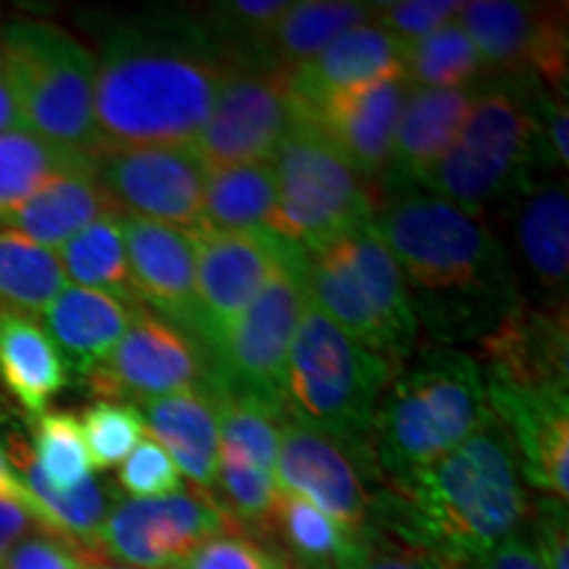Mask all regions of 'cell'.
I'll use <instances>...</instances> for the list:
<instances>
[{"label":"cell","mask_w":569,"mask_h":569,"mask_svg":"<svg viewBox=\"0 0 569 569\" xmlns=\"http://www.w3.org/2000/svg\"><path fill=\"white\" fill-rule=\"evenodd\" d=\"M230 63L196 27H117L103 40L92 80L98 153L193 146Z\"/></svg>","instance_id":"obj_1"},{"label":"cell","mask_w":569,"mask_h":569,"mask_svg":"<svg viewBox=\"0 0 569 569\" xmlns=\"http://www.w3.org/2000/svg\"><path fill=\"white\" fill-rule=\"evenodd\" d=\"M525 515L528 496L515 446L496 417L443 459L375 498V525L465 567L515 536Z\"/></svg>","instance_id":"obj_2"},{"label":"cell","mask_w":569,"mask_h":569,"mask_svg":"<svg viewBox=\"0 0 569 569\" xmlns=\"http://www.w3.org/2000/svg\"><path fill=\"white\" fill-rule=\"evenodd\" d=\"M480 361L440 348L398 372L369 427V465L386 486L430 467L490 422Z\"/></svg>","instance_id":"obj_3"},{"label":"cell","mask_w":569,"mask_h":569,"mask_svg":"<svg viewBox=\"0 0 569 569\" xmlns=\"http://www.w3.org/2000/svg\"><path fill=\"white\" fill-rule=\"evenodd\" d=\"M369 227L403 277L427 296L469 301L503 288L501 248L480 217L427 190L377 201Z\"/></svg>","instance_id":"obj_4"},{"label":"cell","mask_w":569,"mask_h":569,"mask_svg":"<svg viewBox=\"0 0 569 569\" xmlns=\"http://www.w3.org/2000/svg\"><path fill=\"white\" fill-rule=\"evenodd\" d=\"M390 380L393 367L380 353L346 336L315 303H306L284 372L282 401L290 417L361 459Z\"/></svg>","instance_id":"obj_5"},{"label":"cell","mask_w":569,"mask_h":569,"mask_svg":"<svg viewBox=\"0 0 569 569\" xmlns=\"http://www.w3.org/2000/svg\"><path fill=\"white\" fill-rule=\"evenodd\" d=\"M309 301L346 336L401 365L417 343L419 319L407 277L372 227L348 232L306 261Z\"/></svg>","instance_id":"obj_6"},{"label":"cell","mask_w":569,"mask_h":569,"mask_svg":"<svg viewBox=\"0 0 569 569\" xmlns=\"http://www.w3.org/2000/svg\"><path fill=\"white\" fill-rule=\"evenodd\" d=\"M0 71L24 130L69 151L98 153L96 56L74 34L51 21H9L0 30Z\"/></svg>","instance_id":"obj_7"},{"label":"cell","mask_w":569,"mask_h":569,"mask_svg":"<svg viewBox=\"0 0 569 569\" xmlns=\"http://www.w3.org/2000/svg\"><path fill=\"white\" fill-rule=\"evenodd\" d=\"M540 146L530 90L501 82L475 96L459 138L419 177V188L480 217L488 206L528 184Z\"/></svg>","instance_id":"obj_8"},{"label":"cell","mask_w":569,"mask_h":569,"mask_svg":"<svg viewBox=\"0 0 569 569\" xmlns=\"http://www.w3.org/2000/svg\"><path fill=\"white\" fill-rule=\"evenodd\" d=\"M277 203L269 230L317 253L372 222L377 196L315 127L298 122L274 159Z\"/></svg>","instance_id":"obj_9"},{"label":"cell","mask_w":569,"mask_h":569,"mask_svg":"<svg viewBox=\"0 0 569 569\" xmlns=\"http://www.w3.org/2000/svg\"><path fill=\"white\" fill-rule=\"evenodd\" d=\"M301 122L290 69L272 61H232L209 122L193 140L206 169L272 161Z\"/></svg>","instance_id":"obj_10"},{"label":"cell","mask_w":569,"mask_h":569,"mask_svg":"<svg viewBox=\"0 0 569 569\" xmlns=\"http://www.w3.org/2000/svg\"><path fill=\"white\" fill-rule=\"evenodd\" d=\"M303 248L288 243L280 267L243 311L211 365L213 380L246 393L282 401L290 348L309 303Z\"/></svg>","instance_id":"obj_11"},{"label":"cell","mask_w":569,"mask_h":569,"mask_svg":"<svg viewBox=\"0 0 569 569\" xmlns=\"http://www.w3.org/2000/svg\"><path fill=\"white\" fill-rule=\"evenodd\" d=\"M232 528L240 525L211 493L122 498L106 515L98 553L130 569H177L198 546Z\"/></svg>","instance_id":"obj_12"},{"label":"cell","mask_w":569,"mask_h":569,"mask_svg":"<svg viewBox=\"0 0 569 569\" xmlns=\"http://www.w3.org/2000/svg\"><path fill=\"white\" fill-rule=\"evenodd\" d=\"M211 377L193 336L146 306H134L124 338L84 380L103 401L146 403L203 386Z\"/></svg>","instance_id":"obj_13"},{"label":"cell","mask_w":569,"mask_h":569,"mask_svg":"<svg viewBox=\"0 0 569 569\" xmlns=\"http://www.w3.org/2000/svg\"><path fill=\"white\" fill-rule=\"evenodd\" d=\"M92 169L119 213L188 232L201 227L209 169L193 146L103 151L92 156Z\"/></svg>","instance_id":"obj_14"},{"label":"cell","mask_w":569,"mask_h":569,"mask_svg":"<svg viewBox=\"0 0 569 569\" xmlns=\"http://www.w3.org/2000/svg\"><path fill=\"white\" fill-rule=\"evenodd\" d=\"M198 340L217 359L227 336L280 267L288 240L264 232L193 230Z\"/></svg>","instance_id":"obj_15"},{"label":"cell","mask_w":569,"mask_h":569,"mask_svg":"<svg viewBox=\"0 0 569 569\" xmlns=\"http://www.w3.org/2000/svg\"><path fill=\"white\" fill-rule=\"evenodd\" d=\"M457 21L486 69L532 74L551 92L567 96V6L469 0Z\"/></svg>","instance_id":"obj_16"},{"label":"cell","mask_w":569,"mask_h":569,"mask_svg":"<svg viewBox=\"0 0 569 569\" xmlns=\"http://www.w3.org/2000/svg\"><path fill=\"white\" fill-rule=\"evenodd\" d=\"M274 486L315 503L351 538L375 532V496L361 480L356 459L315 427L284 415L274 461Z\"/></svg>","instance_id":"obj_17"},{"label":"cell","mask_w":569,"mask_h":569,"mask_svg":"<svg viewBox=\"0 0 569 569\" xmlns=\"http://www.w3.org/2000/svg\"><path fill=\"white\" fill-rule=\"evenodd\" d=\"M490 415L515 446L519 475L546 498L569 496V393L567 388H525L486 380Z\"/></svg>","instance_id":"obj_18"},{"label":"cell","mask_w":569,"mask_h":569,"mask_svg":"<svg viewBox=\"0 0 569 569\" xmlns=\"http://www.w3.org/2000/svg\"><path fill=\"white\" fill-rule=\"evenodd\" d=\"M409 84L403 74L338 92L303 119L365 180L386 172Z\"/></svg>","instance_id":"obj_19"},{"label":"cell","mask_w":569,"mask_h":569,"mask_svg":"<svg viewBox=\"0 0 569 569\" xmlns=\"http://www.w3.org/2000/svg\"><path fill=\"white\" fill-rule=\"evenodd\" d=\"M122 234L140 303L198 338L193 232L122 213Z\"/></svg>","instance_id":"obj_20"},{"label":"cell","mask_w":569,"mask_h":569,"mask_svg":"<svg viewBox=\"0 0 569 569\" xmlns=\"http://www.w3.org/2000/svg\"><path fill=\"white\" fill-rule=\"evenodd\" d=\"M482 377L525 388H567V309L511 306L482 338Z\"/></svg>","instance_id":"obj_21"},{"label":"cell","mask_w":569,"mask_h":569,"mask_svg":"<svg viewBox=\"0 0 569 569\" xmlns=\"http://www.w3.org/2000/svg\"><path fill=\"white\" fill-rule=\"evenodd\" d=\"M401 48L393 34L369 19L338 34L322 53L306 61L303 67L290 69L301 122L319 103L338 92L403 74Z\"/></svg>","instance_id":"obj_22"},{"label":"cell","mask_w":569,"mask_h":569,"mask_svg":"<svg viewBox=\"0 0 569 569\" xmlns=\"http://www.w3.org/2000/svg\"><path fill=\"white\" fill-rule=\"evenodd\" d=\"M142 422L156 443L196 488L211 493L217 488L219 415L213 398V377L203 386L142 403Z\"/></svg>","instance_id":"obj_23"},{"label":"cell","mask_w":569,"mask_h":569,"mask_svg":"<svg viewBox=\"0 0 569 569\" xmlns=\"http://www.w3.org/2000/svg\"><path fill=\"white\" fill-rule=\"evenodd\" d=\"M109 213L119 211L98 182L92 156H88L77 167L53 177L40 193H34L30 201L0 224H3V230L17 232L32 243L59 251L69 238H74L84 227L98 222L101 217H109Z\"/></svg>","instance_id":"obj_24"},{"label":"cell","mask_w":569,"mask_h":569,"mask_svg":"<svg viewBox=\"0 0 569 569\" xmlns=\"http://www.w3.org/2000/svg\"><path fill=\"white\" fill-rule=\"evenodd\" d=\"M40 317L42 330L53 340L63 367L88 377L124 338L132 306L69 284Z\"/></svg>","instance_id":"obj_25"},{"label":"cell","mask_w":569,"mask_h":569,"mask_svg":"<svg viewBox=\"0 0 569 569\" xmlns=\"http://www.w3.org/2000/svg\"><path fill=\"white\" fill-rule=\"evenodd\" d=\"M478 96V92H475ZM475 96L469 88L422 90L409 88L393 140L390 169L396 177L419 182L427 169L459 138Z\"/></svg>","instance_id":"obj_26"},{"label":"cell","mask_w":569,"mask_h":569,"mask_svg":"<svg viewBox=\"0 0 569 569\" xmlns=\"http://www.w3.org/2000/svg\"><path fill=\"white\" fill-rule=\"evenodd\" d=\"M515 240L540 290L565 296L569 274V196L565 177L528 184L517 211Z\"/></svg>","instance_id":"obj_27"},{"label":"cell","mask_w":569,"mask_h":569,"mask_svg":"<svg viewBox=\"0 0 569 569\" xmlns=\"http://www.w3.org/2000/svg\"><path fill=\"white\" fill-rule=\"evenodd\" d=\"M13 461H17L21 486L30 493L42 528L71 540L82 551L84 561L106 559L98 553V532L109 515V496L101 482L88 478L71 490H56L40 472L30 448H13Z\"/></svg>","instance_id":"obj_28"},{"label":"cell","mask_w":569,"mask_h":569,"mask_svg":"<svg viewBox=\"0 0 569 569\" xmlns=\"http://www.w3.org/2000/svg\"><path fill=\"white\" fill-rule=\"evenodd\" d=\"M0 380L32 417L46 415L51 398L67 386V367L32 317L0 315Z\"/></svg>","instance_id":"obj_29"},{"label":"cell","mask_w":569,"mask_h":569,"mask_svg":"<svg viewBox=\"0 0 569 569\" xmlns=\"http://www.w3.org/2000/svg\"><path fill=\"white\" fill-rule=\"evenodd\" d=\"M277 203L272 161L209 169L203 190L201 230L264 232Z\"/></svg>","instance_id":"obj_30"},{"label":"cell","mask_w":569,"mask_h":569,"mask_svg":"<svg viewBox=\"0 0 569 569\" xmlns=\"http://www.w3.org/2000/svg\"><path fill=\"white\" fill-rule=\"evenodd\" d=\"M375 3H353V0H301L290 3L284 17L272 27L261 42L264 59L277 67L296 69L322 53L338 34L369 21Z\"/></svg>","instance_id":"obj_31"},{"label":"cell","mask_w":569,"mask_h":569,"mask_svg":"<svg viewBox=\"0 0 569 569\" xmlns=\"http://www.w3.org/2000/svg\"><path fill=\"white\" fill-rule=\"evenodd\" d=\"M63 277L74 282V288L96 290L109 298H117L127 306H140L134 293V282L127 261L122 213L101 217L69 238L59 251Z\"/></svg>","instance_id":"obj_32"},{"label":"cell","mask_w":569,"mask_h":569,"mask_svg":"<svg viewBox=\"0 0 569 569\" xmlns=\"http://www.w3.org/2000/svg\"><path fill=\"white\" fill-rule=\"evenodd\" d=\"M269 532L284 543L288 567L293 569H338L351 557L359 540L340 528L336 519L319 511L315 503L293 493H280L269 519Z\"/></svg>","instance_id":"obj_33"},{"label":"cell","mask_w":569,"mask_h":569,"mask_svg":"<svg viewBox=\"0 0 569 569\" xmlns=\"http://www.w3.org/2000/svg\"><path fill=\"white\" fill-rule=\"evenodd\" d=\"M63 288L59 253L0 230V315L40 317Z\"/></svg>","instance_id":"obj_34"},{"label":"cell","mask_w":569,"mask_h":569,"mask_svg":"<svg viewBox=\"0 0 569 569\" xmlns=\"http://www.w3.org/2000/svg\"><path fill=\"white\" fill-rule=\"evenodd\" d=\"M82 159L88 153L53 146L24 127L0 132V222Z\"/></svg>","instance_id":"obj_35"},{"label":"cell","mask_w":569,"mask_h":569,"mask_svg":"<svg viewBox=\"0 0 569 569\" xmlns=\"http://www.w3.org/2000/svg\"><path fill=\"white\" fill-rule=\"evenodd\" d=\"M401 69L409 88L453 90L467 88L480 71H486V63L459 21H451L438 32L403 46Z\"/></svg>","instance_id":"obj_36"},{"label":"cell","mask_w":569,"mask_h":569,"mask_svg":"<svg viewBox=\"0 0 569 569\" xmlns=\"http://www.w3.org/2000/svg\"><path fill=\"white\" fill-rule=\"evenodd\" d=\"M34 461L56 490H71L92 478L80 419L69 411H46L34 427Z\"/></svg>","instance_id":"obj_37"},{"label":"cell","mask_w":569,"mask_h":569,"mask_svg":"<svg viewBox=\"0 0 569 569\" xmlns=\"http://www.w3.org/2000/svg\"><path fill=\"white\" fill-rule=\"evenodd\" d=\"M217 488L224 496V511L234 522L243 519V522L269 532V519H272L277 501L274 472L259 467L243 453L219 446Z\"/></svg>","instance_id":"obj_38"},{"label":"cell","mask_w":569,"mask_h":569,"mask_svg":"<svg viewBox=\"0 0 569 569\" xmlns=\"http://www.w3.org/2000/svg\"><path fill=\"white\" fill-rule=\"evenodd\" d=\"M80 427L92 467L98 469L122 465L148 432L140 411L132 403L117 401L92 403L90 409H84Z\"/></svg>","instance_id":"obj_39"},{"label":"cell","mask_w":569,"mask_h":569,"mask_svg":"<svg viewBox=\"0 0 569 569\" xmlns=\"http://www.w3.org/2000/svg\"><path fill=\"white\" fill-rule=\"evenodd\" d=\"M177 569H288V565L277 551L232 528L198 546Z\"/></svg>","instance_id":"obj_40"},{"label":"cell","mask_w":569,"mask_h":569,"mask_svg":"<svg viewBox=\"0 0 569 569\" xmlns=\"http://www.w3.org/2000/svg\"><path fill=\"white\" fill-rule=\"evenodd\" d=\"M119 486L132 498H161L182 490V475L153 438H142L119 465Z\"/></svg>","instance_id":"obj_41"},{"label":"cell","mask_w":569,"mask_h":569,"mask_svg":"<svg viewBox=\"0 0 569 569\" xmlns=\"http://www.w3.org/2000/svg\"><path fill=\"white\" fill-rule=\"evenodd\" d=\"M459 9V0H401V3H375L372 19L401 46H409L457 21Z\"/></svg>","instance_id":"obj_42"},{"label":"cell","mask_w":569,"mask_h":569,"mask_svg":"<svg viewBox=\"0 0 569 569\" xmlns=\"http://www.w3.org/2000/svg\"><path fill=\"white\" fill-rule=\"evenodd\" d=\"M338 569H465V565L440 557V553L422 549V546L403 543V540L372 536L359 540Z\"/></svg>","instance_id":"obj_43"},{"label":"cell","mask_w":569,"mask_h":569,"mask_svg":"<svg viewBox=\"0 0 569 569\" xmlns=\"http://www.w3.org/2000/svg\"><path fill=\"white\" fill-rule=\"evenodd\" d=\"M288 9L290 0H232L213 6V21L219 34L224 32L261 46Z\"/></svg>","instance_id":"obj_44"},{"label":"cell","mask_w":569,"mask_h":569,"mask_svg":"<svg viewBox=\"0 0 569 569\" xmlns=\"http://www.w3.org/2000/svg\"><path fill=\"white\" fill-rule=\"evenodd\" d=\"M0 569H84V557L71 540L38 530L13 546Z\"/></svg>","instance_id":"obj_45"},{"label":"cell","mask_w":569,"mask_h":569,"mask_svg":"<svg viewBox=\"0 0 569 569\" xmlns=\"http://www.w3.org/2000/svg\"><path fill=\"white\" fill-rule=\"evenodd\" d=\"M567 503L543 498L536 519V551L546 569H569Z\"/></svg>","instance_id":"obj_46"},{"label":"cell","mask_w":569,"mask_h":569,"mask_svg":"<svg viewBox=\"0 0 569 569\" xmlns=\"http://www.w3.org/2000/svg\"><path fill=\"white\" fill-rule=\"evenodd\" d=\"M46 530L38 515L27 507V503L11 501V498H0V567L9 557L13 546L24 540L32 532ZM48 532V530H46Z\"/></svg>","instance_id":"obj_47"},{"label":"cell","mask_w":569,"mask_h":569,"mask_svg":"<svg viewBox=\"0 0 569 569\" xmlns=\"http://www.w3.org/2000/svg\"><path fill=\"white\" fill-rule=\"evenodd\" d=\"M475 569H546L536 546L522 536H511L493 551L475 561Z\"/></svg>","instance_id":"obj_48"},{"label":"cell","mask_w":569,"mask_h":569,"mask_svg":"<svg viewBox=\"0 0 569 569\" xmlns=\"http://www.w3.org/2000/svg\"><path fill=\"white\" fill-rule=\"evenodd\" d=\"M0 498H11V501L27 503V507L34 511L30 493H27L24 486H21V480L17 478V472H13V467L9 465V459H6L3 451H0ZM34 515H38V511H34Z\"/></svg>","instance_id":"obj_49"},{"label":"cell","mask_w":569,"mask_h":569,"mask_svg":"<svg viewBox=\"0 0 569 569\" xmlns=\"http://www.w3.org/2000/svg\"><path fill=\"white\" fill-rule=\"evenodd\" d=\"M19 127H21L19 111H17V106H13L11 90H9V84H6L3 71H0V132L19 130Z\"/></svg>","instance_id":"obj_50"},{"label":"cell","mask_w":569,"mask_h":569,"mask_svg":"<svg viewBox=\"0 0 569 569\" xmlns=\"http://www.w3.org/2000/svg\"><path fill=\"white\" fill-rule=\"evenodd\" d=\"M84 569H130V567L113 565V561H109V559H90V561H84Z\"/></svg>","instance_id":"obj_51"},{"label":"cell","mask_w":569,"mask_h":569,"mask_svg":"<svg viewBox=\"0 0 569 569\" xmlns=\"http://www.w3.org/2000/svg\"><path fill=\"white\" fill-rule=\"evenodd\" d=\"M284 565H288V561H284ZM288 569H293V567H288Z\"/></svg>","instance_id":"obj_52"}]
</instances>
